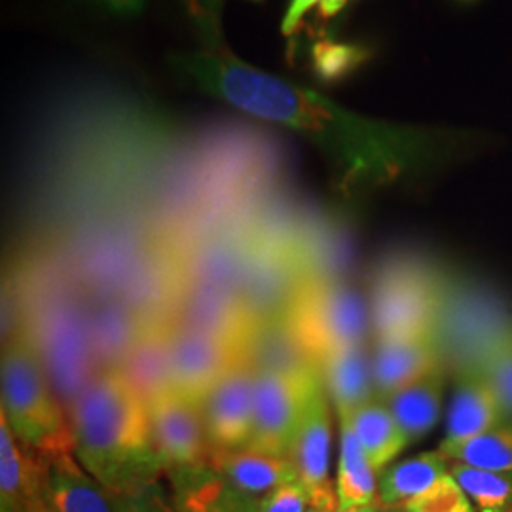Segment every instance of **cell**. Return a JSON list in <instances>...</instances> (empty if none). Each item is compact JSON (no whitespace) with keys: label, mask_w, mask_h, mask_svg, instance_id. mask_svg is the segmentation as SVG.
<instances>
[{"label":"cell","mask_w":512,"mask_h":512,"mask_svg":"<svg viewBox=\"0 0 512 512\" xmlns=\"http://www.w3.org/2000/svg\"><path fill=\"white\" fill-rule=\"evenodd\" d=\"M200 27L202 46L173 57L177 73L249 116L308 137L351 177L395 179L427 150L429 133L361 118L319 93L243 63L224 46L207 16Z\"/></svg>","instance_id":"obj_1"},{"label":"cell","mask_w":512,"mask_h":512,"mask_svg":"<svg viewBox=\"0 0 512 512\" xmlns=\"http://www.w3.org/2000/svg\"><path fill=\"white\" fill-rule=\"evenodd\" d=\"M74 456L112 495L160 480L148 408L114 372L99 374L69 406Z\"/></svg>","instance_id":"obj_2"},{"label":"cell","mask_w":512,"mask_h":512,"mask_svg":"<svg viewBox=\"0 0 512 512\" xmlns=\"http://www.w3.org/2000/svg\"><path fill=\"white\" fill-rule=\"evenodd\" d=\"M2 406L19 442L37 458L74 452L69 412L59 401L25 327L2 346Z\"/></svg>","instance_id":"obj_3"},{"label":"cell","mask_w":512,"mask_h":512,"mask_svg":"<svg viewBox=\"0 0 512 512\" xmlns=\"http://www.w3.org/2000/svg\"><path fill=\"white\" fill-rule=\"evenodd\" d=\"M315 277L310 256L283 239L251 238L238 296L253 323L289 317Z\"/></svg>","instance_id":"obj_4"},{"label":"cell","mask_w":512,"mask_h":512,"mask_svg":"<svg viewBox=\"0 0 512 512\" xmlns=\"http://www.w3.org/2000/svg\"><path fill=\"white\" fill-rule=\"evenodd\" d=\"M29 332L59 401L67 408L101 374L93 357L88 308L54 302L37 313Z\"/></svg>","instance_id":"obj_5"},{"label":"cell","mask_w":512,"mask_h":512,"mask_svg":"<svg viewBox=\"0 0 512 512\" xmlns=\"http://www.w3.org/2000/svg\"><path fill=\"white\" fill-rule=\"evenodd\" d=\"M442 304V289L431 270L416 262L387 266L372 296L376 342L437 330Z\"/></svg>","instance_id":"obj_6"},{"label":"cell","mask_w":512,"mask_h":512,"mask_svg":"<svg viewBox=\"0 0 512 512\" xmlns=\"http://www.w3.org/2000/svg\"><path fill=\"white\" fill-rule=\"evenodd\" d=\"M289 317L319 361L336 349L363 344L370 327L363 298L332 277L313 279Z\"/></svg>","instance_id":"obj_7"},{"label":"cell","mask_w":512,"mask_h":512,"mask_svg":"<svg viewBox=\"0 0 512 512\" xmlns=\"http://www.w3.org/2000/svg\"><path fill=\"white\" fill-rule=\"evenodd\" d=\"M317 374H258L255 385L253 435L243 450L291 458L296 431L315 385Z\"/></svg>","instance_id":"obj_8"},{"label":"cell","mask_w":512,"mask_h":512,"mask_svg":"<svg viewBox=\"0 0 512 512\" xmlns=\"http://www.w3.org/2000/svg\"><path fill=\"white\" fill-rule=\"evenodd\" d=\"M150 431L165 473L207 463L209 440L202 404L173 391L148 406Z\"/></svg>","instance_id":"obj_9"},{"label":"cell","mask_w":512,"mask_h":512,"mask_svg":"<svg viewBox=\"0 0 512 512\" xmlns=\"http://www.w3.org/2000/svg\"><path fill=\"white\" fill-rule=\"evenodd\" d=\"M256 374L239 363L215 385L200 404L209 446L243 450L253 435Z\"/></svg>","instance_id":"obj_10"},{"label":"cell","mask_w":512,"mask_h":512,"mask_svg":"<svg viewBox=\"0 0 512 512\" xmlns=\"http://www.w3.org/2000/svg\"><path fill=\"white\" fill-rule=\"evenodd\" d=\"M241 363V351L213 336L171 325V368L175 391L202 401Z\"/></svg>","instance_id":"obj_11"},{"label":"cell","mask_w":512,"mask_h":512,"mask_svg":"<svg viewBox=\"0 0 512 512\" xmlns=\"http://www.w3.org/2000/svg\"><path fill=\"white\" fill-rule=\"evenodd\" d=\"M171 325L213 336L241 351L253 321L243 308L238 293L220 287L183 285Z\"/></svg>","instance_id":"obj_12"},{"label":"cell","mask_w":512,"mask_h":512,"mask_svg":"<svg viewBox=\"0 0 512 512\" xmlns=\"http://www.w3.org/2000/svg\"><path fill=\"white\" fill-rule=\"evenodd\" d=\"M241 363L258 374H317L319 359L311 353L291 317L253 323L243 346Z\"/></svg>","instance_id":"obj_13"},{"label":"cell","mask_w":512,"mask_h":512,"mask_svg":"<svg viewBox=\"0 0 512 512\" xmlns=\"http://www.w3.org/2000/svg\"><path fill=\"white\" fill-rule=\"evenodd\" d=\"M439 365V330L378 340L372 353L376 399H387Z\"/></svg>","instance_id":"obj_14"},{"label":"cell","mask_w":512,"mask_h":512,"mask_svg":"<svg viewBox=\"0 0 512 512\" xmlns=\"http://www.w3.org/2000/svg\"><path fill=\"white\" fill-rule=\"evenodd\" d=\"M40 463V490L50 511L116 512L112 494L80 465L74 452L42 458Z\"/></svg>","instance_id":"obj_15"},{"label":"cell","mask_w":512,"mask_h":512,"mask_svg":"<svg viewBox=\"0 0 512 512\" xmlns=\"http://www.w3.org/2000/svg\"><path fill=\"white\" fill-rule=\"evenodd\" d=\"M116 372L147 408L173 393L171 323H147V329Z\"/></svg>","instance_id":"obj_16"},{"label":"cell","mask_w":512,"mask_h":512,"mask_svg":"<svg viewBox=\"0 0 512 512\" xmlns=\"http://www.w3.org/2000/svg\"><path fill=\"white\" fill-rule=\"evenodd\" d=\"M330 444V399L321 382L311 391L291 450V459L298 469V476L310 488L311 494L330 484Z\"/></svg>","instance_id":"obj_17"},{"label":"cell","mask_w":512,"mask_h":512,"mask_svg":"<svg viewBox=\"0 0 512 512\" xmlns=\"http://www.w3.org/2000/svg\"><path fill=\"white\" fill-rule=\"evenodd\" d=\"M88 329L99 372L118 370L147 329V321L120 296L88 308Z\"/></svg>","instance_id":"obj_18"},{"label":"cell","mask_w":512,"mask_h":512,"mask_svg":"<svg viewBox=\"0 0 512 512\" xmlns=\"http://www.w3.org/2000/svg\"><path fill=\"white\" fill-rule=\"evenodd\" d=\"M321 380L338 420L349 418L359 406L376 399L372 376V353L366 342L336 349L319 361Z\"/></svg>","instance_id":"obj_19"},{"label":"cell","mask_w":512,"mask_h":512,"mask_svg":"<svg viewBox=\"0 0 512 512\" xmlns=\"http://www.w3.org/2000/svg\"><path fill=\"white\" fill-rule=\"evenodd\" d=\"M177 512H260V501L230 486L207 463L167 473Z\"/></svg>","instance_id":"obj_20"},{"label":"cell","mask_w":512,"mask_h":512,"mask_svg":"<svg viewBox=\"0 0 512 512\" xmlns=\"http://www.w3.org/2000/svg\"><path fill=\"white\" fill-rule=\"evenodd\" d=\"M207 465L213 467L239 492L262 499L277 488L300 480L291 458L258 454L253 450H209Z\"/></svg>","instance_id":"obj_21"},{"label":"cell","mask_w":512,"mask_h":512,"mask_svg":"<svg viewBox=\"0 0 512 512\" xmlns=\"http://www.w3.org/2000/svg\"><path fill=\"white\" fill-rule=\"evenodd\" d=\"M42 463L14 435L0 412V512H27L40 494Z\"/></svg>","instance_id":"obj_22"},{"label":"cell","mask_w":512,"mask_h":512,"mask_svg":"<svg viewBox=\"0 0 512 512\" xmlns=\"http://www.w3.org/2000/svg\"><path fill=\"white\" fill-rule=\"evenodd\" d=\"M503 420L505 414L492 385L476 368H471L465 372L454 395L444 440L456 442L471 439L501 425Z\"/></svg>","instance_id":"obj_23"},{"label":"cell","mask_w":512,"mask_h":512,"mask_svg":"<svg viewBox=\"0 0 512 512\" xmlns=\"http://www.w3.org/2000/svg\"><path fill=\"white\" fill-rule=\"evenodd\" d=\"M442 393L444 368L439 365L382 401L393 412L408 442H414L435 427L442 406Z\"/></svg>","instance_id":"obj_24"},{"label":"cell","mask_w":512,"mask_h":512,"mask_svg":"<svg viewBox=\"0 0 512 512\" xmlns=\"http://www.w3.org/2000/svg\"><path fill=\"white\" fill-rule=\"evenodd\" d=\"M446 475H450V461L446 456L440 450L423 452L385 467L378 478V499L384 509H403Z\"/></svg>","instance_id":"obj_25"},{"label":"cell","mask_w":512,"mask_h":512,"mask_svg":"<svg viewBox=\"0 0 512 512\" xmlns=\"http://www.w3.org/2000/svg\"><path fill=\"white\" fill-rule=\"evenodd\" d=\"M349 420L368 463L376 473H382L410 444L393 412L382 399H372L359 406Z\"/></svg>","instance_id":"obj_26"},{"label":"cell","mask_w":512,"mask_h":512,"mask_svg":"<svg viewBox=\"0 0 512 512\" xmlns=\"http://www.w3.org/2000/svg\"><path fill=\"white\" fill-rule=\"evenodd\" d=\"M334 488L340 509L380 501L376 471L368 463L349 418L340 420V459Z\"/></svg>","instance_id":"obj_27"},{"label":"cell","mask_w":512,"mask_h":512,"mask_svg":"<svg viewBox=\"0 0 512 512\" xmlns=\"http://www.w3.org/2000/svg\"><path fill=\"white\" fill-rule=\"evenodd\" d=\"M439 450L450 463H463L494 473H512L511 425H497L471 439L442 440Z\"/></svg>","instance_id":"obj_28"},{"label":"cell","mask_w":512,"mask_h":512,"mask_svg":"<svg viewBox=\"0 0 512 512\" xmlns=\"http://www.w3.org/2000/svg\"><path fill=\"white\" fill-rule=\"evenodd\" d=\"M450 475L471 499L476 512H511L512 473H494L450 463Z\"/></svg>","instance_id":"obj_29"},{"label":"cell","mask_w":512,"mask_h":512,"mask_svg":"<svg viewBox=\"0 0 512 512\" xmlns=\"http://www.w3.org/2000/svg\"><path fill=\"white\" fill-rule=\"evenodd\" d=\"M368 57L370 50L361 44L327 38L311 46V71L321 82L336 84L365 65Z\"/></svg>","instance_id":"obj_30"},{"label":"cell","mask_w":512,"mask_h":512,"mask_svg":"<svg viewBox=\"0 0 512 512\" xmlns=\"http://www.w3.org/2000/svg\"><path fill=\"white\" fill-rule=\"evenodd\" d=\"M475 368L492 385L505 418H512V329L488 342Z\"/></svg>","instance_id":"obj_31"},{"label":"cell","mask_w":512,"mask_h":512,"mask_svg":"<svg viewBox=\"0 0 512 512\" xmlns=\"http://www.w3.org/2000/svg\"><path fill=\"white\" fill-rule=\"evenodd\" d=\"M404 512H476L471 499L461 490L456 478L446 475L403 507Z\"/></svg>","instance_id":"obj_32"},{"label":"cell","mask_w":512,"mask_h":512,"mask_svg":"<svg viewBox=\"0 0 512 512\" xmlns=\"http://www.w3.org/2000/svg\"><path fill=\"white\" fill-rule=\"evenodd\" d=\"M112 497H114L116 512H177L173 495L165 492L160 480L148 482Z\"/></svg>","instance_id":"obj_33"},{"label":"cell","mask_w":512,"mask_h":512,"mask_svg":"<svg viewBox=\"0 0 512 512\" xmlns=\"http://www.w3.org/2000/svg\"><path fill=\"white\" fill-rule=\"evenodd\" d=\"M311 501L310 488L296 480L260 499V512H306Z\"/></svg>","instance_id":"obj_34"},{"label":"cell","mask_w":512,"mask_h":512,"mask_svg":"<svg viewBox=\"0 0 512 512\" xmlns=\"http://www.w3.org/2000/svg\"><path fill=\"white\" fill-rule=\"evenodd\" d=\"M346 2L348 0H291V6L281 23V31L283 35H294L300 31V25L310 14L311 8H317L323 18H332L346 6Z\"/></svg>","instance_id":"obj_35"},{"label":"cell","mask_w":512,"mask_h":512,"mask_svg":"<svg viewBox=\"0 0 512 512\" xmlns=\"http://www.w3.org/2000/svg\"><path fill=\"white\" fill-rule=\"evenodd\" d=\"M93 6L101 8L103 12H109L112 16L131 18L143 12L147 0H88Z\"/></svg>","instance_id":"obj_36"},{"label":"cell","mask_w":512,"mask_h":512,"mask_svg":"<svg viewBox=\"0 0 512 512\" xmlns=\"http://www.w3.org/2000/svg\"><path fill=\"white\" fill-rule=\"evenodd\" d=\"M340 505H338V495H336V488L330 482L325 488L315 490L311 494L310 505L306 512H338Z\"/></svg>","instance_id":"obj_37"},{"label":"cell","mask_w":512,"mask_h":512,"mask_svg":"<svg viewBox=\"0 0 512 512\" xmlns=\"http://www.w3.org/2000/svg\"><path fill=\"white\" fill-rule=\"evenodd\" d=\"M382 503L380 501H374V503H368V505H359V507H351V509H340L338 512H382Z\"/></svg>","instance_id":"obj_38"},{"label":"cell","mask_w":512,"mask_h":512,"mask_svg":"<svg viewBox=\"0 0 512 512\" xmlns=\"http://www.w3.org/2000/svg\"><path fill=\"white\" fill-rule=\"evenodd\" d=\"M27 512H52L50 511V507L46 505L44 497H42V490H40V494L33 499V503H31V507H29V511Z\"/></svg>","instance_id":"obj_39"},{"label":"cell","mask_w":512,"mask_h":512,"mask_svg":"<svg viewBox=\"0 0 512 512\" xmlns=\"http://www.w3.org/2000/svg\"><path fill=\"white\" fill-rule=\"evenodd\" d=\"M382 512H404L403 509H382Z\"/></svg>","instance_id":"obj_40"},{"label":"cell","mask_w":512,"mask_h":512,"mask_svg":"<svg viewBox=\"0 0 512 512\" xmlns=\"http://www.w3.org/2000/svg\"><path fill=\"white\" fill-rule=\"evenodd\" d=\"M253 2H258V0H253Z\"/></svg>","instance_id":"obj_41"},{"label":"cell","mask_w":512,"mask_h":512,"mask_svg":"<svg viewBox=\"0 0 512 512\" xmlns=\"http://www.w3.org/2000/svg\"><path fill=\"white\" fill-rule=\"evenodd\" d=\"M511 512H512V509H511Z\"/></svg>","instance_id":"obj_42"}]
</instances>
